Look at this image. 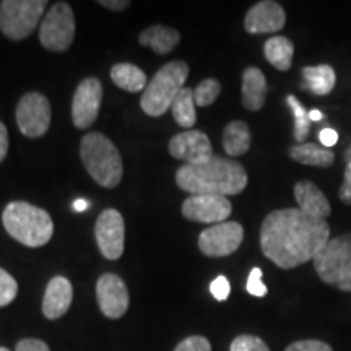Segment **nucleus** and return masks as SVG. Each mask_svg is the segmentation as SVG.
I'll use <instances>...</instances> for the list:
<instances>
[{"label": "nucleus", "instance_id": "nucleus-3", "mask_svg": "<svg viewBox=\"0 0 351 351\" xmlns=\"http://www.w3.org/2000/svg\"><path fill=\"white\" fill-rule=\"evenodd\" d=\"M2 223L13 239L28 247H41L54 234L51 215L28 202L8 204L2 213Z\"/></svg>", "mask_w": 351, "mask_h": 351}, {"label": "nucleus", "instance_id": "nucleus-34", "mask_svg": "<svg viewBox=\"0 0 351 351\" xmlns=\"http://www.w3.org/2000/svg\"><path fill=\"white\" fill-rule=\"evenodd\" d=\"M210 293H212L217 301L228 300V296H230L231 293V285L228 282L226 276H217L212 282V285H210Z\"/></svg>", "mask_w": 351, "mask_h": 351}, {"label": "nucleus", "instance_id": "nucleus-14", "mask_svg": "<svg viewBox=\"0 0 351 351\" xmlns=\"http://www.w3.org/2000/svg\"><path fill=\"white\" fill-rule=\"evenodd\" d=\"M169 153L176 160L186 161V165H202L212 160V142L204 132L187 130L174 135L169 140Z\"/></svg>", "mask_w": 351, "mask_h": 351}, {"label": "nucleus", "instance_id": "nucleus-1", "mask_svg": "<svg viewBox=\"0 0 351 351\" xmlns=\"http://www.w3.org/2000/svg\"><path fill=\"white\" fill-rule=\"evenodd\" d=\"M328 241L330 226L326 219H315L300 208L275 210L261 228L263 256L285 270L314 261Z\"/></svg>", "mask_w": 351, "mask_h": 351}, {"label": "nucleus", "instance_id": "nucleus-24", "mask_svg": "<svg viewBox=\"0 0 351 351\" xmlns=\"http://www.w3.org/2000/svg\"><path fill=\"white\" fill-rule=\"evenodd\" d=\"M263 52H265V59L269 60L276 70L287 72V70L291 69L293 54H295V44L285 36H274L265 43Z\"/></svg>", "mask_w": 351, "mask_h": 351}, {"label": "nucleus", "instance_id": "nucleus-37", "mask_svg": "<svg viewBox=\"0 0 351 351\" xmlns=\"http://www.w3.org/2000/svg\"><path fill=\"white\" fill-rule=\"evenodd\" d=\"M319 140L324 145V148H332L339 143V134H337V130L327 127V129L319 132Z\"/></svg>", "mask_w": 351, "mask_h": 351}, {"label": "nucleus", "instance_id": "nucleus-15", "mask_svg": "<svg viewBox=\"0 0 351 351\" xmlns=\"http://www.w3.org/2000/svg\"><path fill=\"white\" fill-rule=\"evenodd\" d=\"M96 300L99 309L109 319H119L129 307V291L124 280L116 274H104L96 283Z\"/></svg>", "mask_w": 351, "mask_h": 351}, {"label": "nucleus", "instance_id": "nucleus-42", "mask_svg": "<svg viewBox=\"0 0 351 351\" xmlns=\"http://www.w3.org/2000/svg\"><path fill=\"white\" fill-rule=\"evenodd\" d=\"M345 161H346V163H351V143L348 145V148L345 150Z\"/></svg>", "mask_w": 351, "mask_h": 351}, {"label": "nucleus", "instance_id": "nucleus-17", "mask_svg": "<svg viewBox=\"0 0 351 351\" xmlns=\"http://www.w3.org/2000/svg\"><path fill=\"white\" fill-rule=\"evenodd\" d=\"M72 298L73 289L69 280L64 276H54L44 293L43 314L51 320L62 317L72 304Z\"/></svg>", "mask_w": 351, "mask_h": 351}, {"label": "nucleus", "instance_id": "nucleus-29", "mask_svg": "<svg viewBox=\"0 0 351 351\" xmlns=\"http://www.w3.org/2000/svg\"><path fill=\"white\" fill-rule=\"evenodd\" d=\"M16 293H19L16 280L8 271L0 269V307L10 304L16 298Z\"/></svg>", "mask_w": 351, "mask_h": 351}, {"label": "nucleus", "instance_id": "nucleus-23", "mask_svg": "<svg viewBox=\"0 0 351 351\" xmlns=\"http://www.w3.org/2000/svg\"><path fill=\"white\" fill-rule=\"evenodd\" d=\"M289 156L301 165L328 168L335 161V155L328 148L319 147L315 143H298L289 150Z\"/></svg>", "mask_w": 351, "mask_h": 351}, {"label": "nucleus", "instance_id": "nucleus-38", "mask_svg": "<svg viewBox=\"0 0 351 351\" xmlns=\"http://www.w3.org/2000/svg\"><path fill=\"white\" fill-rule=\"evenodd\" d=\"M8 153V132L3 122H0V163L5 160Z\"/></svg>", "mask_w": 351, "mask_h": 351}, {"label": "nucleus", "instance_id": "nucleus-8", "mask_svg": "<svg viewBox=\"0 0 351 351\" xmlns=\"http://www.w3.org/2000/svg\"><path fill=\"white\" fill-rule=\"evenodd\" d=\"M75 38V19L67 2H57L44 16L39 39L44 49L52 52L67 51Z\"/></svg>", "mask_w": 351, "mask_h": 351}, {"label": "nucleus", "instance_id": "nucleus-28", "mask_svg": "<svg viewBox=\"0 0 351 351\" xmlns=\"http://www.w3.org/2000/svg\"><path fill=\"white\" fill-rule=\"evenodd\" d=\"M219 91H221V85L215 78H207V80L200 82L194 90V99L195 104L200 108L210 106L217 101Z\"/></svg>", "mask_w": 351, "mask_h": 351}, {"label": "nucleus", "instance_id": "nucleus-5", "mask_svg": "<svg viewBox=\"0 0 351 351\" xmlns=\"http://www.w3.org/2000/svg\"><path fill=\"white\" fill-rule=\"evenodd\" d=\"M187 77L189 65L182 60H173L158 70L156 75L145 88L142 99H140V106L145 114L160 117L169 111L174 98L184 88Z\"/></svg>", "mask_w": 351, "mask_h": 351}, {"label": "nucleus", "instance_id": "nucleus-2", "mask_svg": "<svg viewBox=\"0 0 351 351\" xmlns=\"http://www.w3.org/2000/svg\"><path fill=\"white\" fill-rule=\"evenodd\" d=\"M176 182L191 195H238L247 186L243 165L223 156H213L207 163L182 165L176 173Z\"/></svg>", "mask_w": 351, "mask_h": 351}, {"label": "nucleus", "instance_id": "nucleus-10", "mask_svg": "<svg viewBox=\"0 0 351 351\" xmlns=\"http://www.w3.org/2000/svg\"><path fill=\"white\" fill-rule=\"evenodd\" d=\"M244 239V228L236 221H225L200 232L199 247L208 257H226L236 252Z\"/></svg>", "mask_w": 351, "mask_h": 351}, {"label": "nucleus", "instance_id": "nucleus-35", "mask_svg": "<svg viewBox=\"0 0 351 351\" xmlns=\"http://www.w3.org/2000/svg\"><path fill=\"white\" fill-rule=\"evenodd\" d=\"M15 351H51L49 346L38 339H25L16 343Z\"/></svg>", "mask_w": 351, "mask_h": 351}, {"label": "nucleus", "instance_id": "nucleus-22", "mask_svg": "<svg viewBox=\"0 0 351 351\" xmlns=\"http://www.w3.org/2000/svg\"><path fill=\"white\" fill-rule=\"evenodd\" d=\"M223 148L230 156L245 155L251 148V130L245 122H230L223 132Z\"/></svg>", "mask_w": 351, "mask_h": 351}, {"label": "nucleus", "instance_id": "nucleus-27", "mask_svg": "<svg viewBox=\"0 0 351 351\" xmlns=\"http://www.w3.org/2000/svg\"><path fill=\"white\" fill-rule=\"evenodd\" d=\"M287 104L291 109L293 117H295V138L298 143H304L311 132V119H309V111H306L304 106L295 98L293 95H289L287 98Z\"/></svg>", "mask_w": 351, "mask_h": 351}, {"label": "nucleus", "instance_id": "nucleus-16", "mask_svg": "<svg viewBox=\"0 0 351 351\" xmlns=\"http://www.w3.org/2000/svg\"><path fill=\"white\" fill-rule=\"evenodd\" d=\"M287 23V13L278 2L263 0L251 7L244 20L245 32L251 34L276 33Z\"/></svg>", "mask_w": 351, "mask_h": 351}, {"label": "nucleus", "instance_id": "nucleus-6", "mask_svg": "<svg viewBox=\"0 0 351 351\" xmlns=\"http://www.w3.org/2000/svg\"><path fill=\"white\" fill-rule=\"evenodd\" d=\"M313 262L324 283L351 293V232L328 241Z\"/></svg>", "mask_w": 351, "mask_h": 351}, {"label": "nucleus", "instance_id": "nucleus-18", "mask_svg": "<svg viewBox=\"0 0 351 351\" xmlns=\"http://www.w3.org/2000/svg\"><path fill=\"white\" fill-rule=\"evenodd\" d=\"M295 199L298 202V208L315 219H326L332 213L327 197L311 181H300L296 184Z\"/></svg>", "mask_w": 351, "mask_h": 351}, {"label": "nucleus", "instance_id": "nucleus-19", "mask_svg": "<svg viewBox=\"0 0 351 351\" xmlns=\"http://www.w3.org/2000/svg\"><path fill=\"white\" fill-rule=\"evenodd\" d=\"M267 78L261 69L249 67L243 72V106L247 111H261L267 99Z\"/></svg>", "mask_w": 351, "mask_h": 351}, {"label": "nucleus", "instance_id": "nucleus-11", "mask_svg": "<svg viewBox=\"0 0 351 351\" xmlns=\"http://www.w3.org/2000/svg\"><path fill=\"white\" fill-rule=\"evenodd\" d=\"M96 243L108 261H117L124 252L125 226L122 215L114 208L104 210L96 219Z\"/></svg>", "mask_w": 351, "mask_h": 351}, {"label": "nucleus", "instance_id": "nucleus-32", "mask_svg": "<svg viewBox=\"0 0 351 351\" xmlns=\"http://www.w3.org/2000/svg\"><path fill=\"white\" fill-rule=\"evenodd\" d=\"M245 288H247L249 295H252V296L262 298V296L267 295V287L262 282V270L258 269V267H256V269L251 270Z\"/></svg>", "mask_w": 351, "mask_h": 351}, {"label": "nucleus", "instance_id": "nucleus-43", "mask_svg": "<svg viewBox=\"0 0 351 351\" xmlns=\"http://www.w3.org/2000/svg\"><path fill=\"white\" fill-rule=\"evenodd\" d=\"M0 351H10V350H7V348H3V346H0Z\"/></svg>", "mask_w": 351, "mask_h": 351}, {"label": "nucleus", "instance_id": "nucleus-36", "mask_svg": "<svg viewBox=\"0 0 351 351\" xmlns=\"http://www.w3.org/2000/svg\"><path fill=\"white\" fill-rule=\"evenodd\" d=\"M339 197L346 205H351V163H346L343 184H341L339 191Z\"/></svg>", "mask_w": 351, "mask_h": 351}, {"label": "nucleus", "instance_id": "nucleus-13", "mask_svg": "<svg viewBox=\"0 0 351 351\" xmlns=\"http://www.w3.org/2000/svg\"><path fill=\"white\" fill-rule=\"evenodd\" d=\"M231 212V202L228 200V197L223 195H191L182 204L184 217L191 219V221L208 223V225L225 223V219L230 217Z\"/></svg>", "mask_w": 351, "mask_h": 351}, {"label": "nucleus", "instance_id": "nucleus-20", "mask_svg": "<svg viewBox=\"0 0 351 351\" xmlns=\"http://www.w3.org/2000/svg\"><path fill=\"white\" fill-rule=\"evenodd\" d=\"M302 88L315 96H326L335 88L337 75L332 65L322 64L302 69Z\"/></svg>", "mask_w": 351, "mask_h": 351}, {"label": "nucleus", "instance_id": "nucleus-40", "mask_svg": "<svg viewBox=\"0 0 351 351\" xmlns=\"http://www.w3.org/2000/svg\"><path fill=\"white\" fill-rule=\"evenodd\" d=\"M90 208V202L88 200H85V199H78V200H75L73 202V210H75V212H85V210H88Z\"/></svg>", "mask_w": 351, "mask_h": 351}, {"label": "nucleus", "instance_id": "nucleus-26", "mask_svg": "<svg viewBox=\"0 0 351 351\" xmlns=\"http://www.w3.org/2000/svg\"><path fill=\"white\" fill-rule=\"evenodd\" d=\"M171 112H173L176 122L181 127H186V129L194 127L197 121L194 90L184 86L174 98L173 104H171Z\"/></svg>", "mask_w": 351, "mask_h": 351}, {"label": "nucleus", "instance_id": "nucleus-30", "mask_svg": "<svg viewBox=\"0 0 351 351\" xmlns=\"http://www.w3.org/2000/svg\"><path fill=\"white\" fill-rule=\"evenodd\" d=\"M230 351H270L265 341L256 335H239L232 340Z\"/></svg>", "mask_w": 351, "mask_h": 351}, {"label": "nucleus", "instance_id": "nucleus-25", "mask_svg": "<svg viewBox=\"0 0 351 351\" xmlns=\"http://www.w3.org/2000/svg\"><path fill=\"white\" fill-rule=\"evenodd\" d=\"M111 78L121 90L129 91V93H138L145 91L148 85L147 75L143 70H140L134 64H117L111 69Z\"/></svg>", "mask_w": 351, "mask_h": 351}, {"label": "nucleus", "instance_id": "nucleus-41", "mask_svg": "<svg viewBox=\"0 0 351 351\" xmlns=\"http://www.w3.org/2000/svg\"><path fill=\"white\" fill-rule=\"evenodd\" d=\"M309 119L311 122H319L324 119V114L319 111V109H311L309 111Z\"/></svg>", "mask_w": 351, "mask_h": 351}, {"label": "nucleus", "instance_id": "nucleus-4", "mask_svg": "<svg viewBox=\"0 0 351 351\" xmlns=\"http://www.w3.org/2000/svg\"><path fill=\"white\" fill-rule=\"evenodd\" d=\"M80 156L86 171L101 187L112 189L121 182L124 171L121 153L106 135L99 132L85 135L80 145Z\"/></svg>", "mask_w": 351, "mask_h": 351}, {"label": "nucleus", "instance_id": "nucleus-33", "mask_svg": "<svg viewBox=\"0 0 351 351\" xmlns=\"http://www.w3.org/2000/svg\"><path fill=\"white\" fill-rule=\"evenodd\" d=\"M285 351H333L332 346L320 340H301L295 341Z\"/></svg>", "mask_w": 351, "mask_h": 351}, {"label": "nucleus", "instance_id": "nucleus-31", "mask_svg": "<svg viewBox=\"0 0 351 351\" xmlns=\"http://www.w3.org/2000/svg\"><path fill=\"white\" fill-rule=\"evenodd\" d=\"M174 351H212V345L205 337L192 335L184 339Z\"/></svg>", "mask_w": 351, "mask_h": 351}, {"label": "nucleus", "instance_id": "nucleus-9", "mask_svg": "<svg viewBox=\"0 0 351 351\" xmlns=\"http://www.w3.org/2000/svg\"><path fill=\"white\" fill-rule=\"evenodd\" d=\"M16 124L25 137H43L51 125L49 99L36 91L21 96L19 106H16Z\"/></svg>", "mask_w": 351, "mask_h": 351}, {"label": "nucleus", "instance_id": "nucleus-12", "mask_svg": "<svg viewBox=\"0 0 351 351\" xmlns=\"http://www.w3.org/2000/svg\"><path fill=\"white\" fill-rule=\"evenodd\" d=\"M103 98V85L98 78L88 77L77 86L72 101V121L77 129H88L95 124Z\"/></svg>", "mask_w": 351, "mask_h": 351}, {"label": "nucleus", "instance_id": "nucleus-39", "mask_svg": "<svg viewBox=\"0 0 351 351\" xmlns=\"http://www.w3.org/2000/svg\"><path fill=\"white\" fill-rule=\"evenodd\" d=\"M99 5L106 7V8H111V10H124L130 5L127 0H101Z\"/></svg>", "mask_w": 351, "mask_h": 351}, {"label": "nucleus", "instance_id": "nucleus-7", "mask_svg": "<svg viewBox=\"0 0 351 351\" xmlns=\"http://www.w3.org/2000/svg\"><path fill=\"white\" fill-rule=\"evenodd\" d=\"M44 0H3L0 2V32L12 41L28 38L41 20Z\"/></svg>", "mask_w": 351, "mask_h": 351}, {"label": "nucleus", "instance_id": "nucleus-21", "mask_svg": "<svg viewBox=\"0 0 351 351\" xmlns=\"http://www.w3.org/2000/svg\"><path fill=\"white\" fill-rule=\"evenodd\" d=\"M138 41L142 46L152 47L156 54H169L171 51H174V47L178 46L179 41H181V34H179L176 29L169 28V26L163 25H155L147 28L145 32L140 34Z\"/></svg>", "mask_w": 351, "mask_h": 351}]
</instances>
